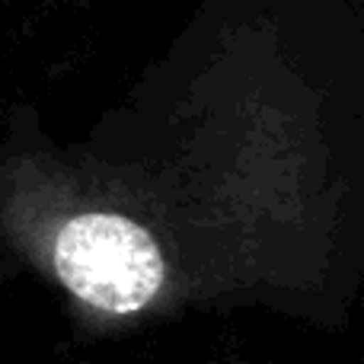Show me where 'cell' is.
<instances>
[{"instance_id": "obj_1", "label": "cell", "mask_w": 364, "mask_h": 364, "mask_svg": "<svg viewBox=\"0 0 364 364\" xmlns=\"http://www.w3.org/2000/svg\"><path fill=\"white\" fill-rule=\"evenodd\" d=\"M0 259L87 346L198 316L352 329L364 74L262 23L182 48L80 141L0 147Z\"/></svg>"}]
</instances>
